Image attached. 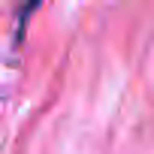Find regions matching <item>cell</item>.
Masks as SVG:
<instances>
[{"instance_id":"obj_1","label":"cell","mask_w":154,"mask_h":154,"mask_svg":"<svg viewBox=\"0 0 154 154\" xmlns=\"http://www.w3.org/2000/svg\"><path fill=\"white\" fill-rule=\"evenodd\" d=\"M39 3H42V0H24V6H21V12H18V39L24 36V27H27V21H30V15L36 12Z\"/></svg>"}]
</instances>
